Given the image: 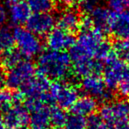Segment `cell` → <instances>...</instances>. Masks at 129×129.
Here are the masks:
<instances>
[{
    "instance_id": "cb8c5ba5",
    "label": "cell",
    "mask_w": 129,
    "mask_h": 129,
    "mask_svg": "<svg viewBox=\"0 0 129 129\" xmlns=\"http://www.w3.org/2000/svg\"><path fill=\"white\" fill-rule=\"evenodd\" d=\"M27 3L34 12H49L54 6V0H27Z\"/></svg>"
},
{
    "instance_id": "4fadbf2b",
    "label": "cell",
    "mask_w": 129,
    "mask_h": 129,
    "mask_svg": "<svg viewBox=\"0 0 129 129\" xmlns=\"http://www.w3.org/2000/svg\"><path fill=\"white\" fill-rule=\"evenodd\" d=\"M31 11L28 3L23 0H11L7 7L8 18L14 25L26 23L31 16Z\"/></svg>"
},
{
    "instance_id": "9a60e30c",
    "label": "cell",
    "mask_w": 129,
    "mask_h": 129,
    "mask_svg": "<svg viewBox=\"0 0 129 129\" xmlns=\"http://www.w3.org/2000/svg\"><path fill=\"white\" fill-rule=\"evenodd\" d=\"M29 124L31 129H49L51 125L50 112L51 108L46 104L39 105L30 111Z\"/></svg>"
},
{
    "instance_id": "ffe728a7",
    "label": "cell",
    "mask_w": 129,
    "mask_h": 129,
    "mask_svg": "<svg viewBox=\"0 0 129 129\" xmlns=\"http://www.w3.org/2000/svg\"><path fill=\"white\" fill-rule=\"evenodd\" d=\"M15 41L12 31L6 27H0V54L12 50Z\"/></svg>"
},
{
    "instance_id": "d6986e66",
    "label": "cell",
    "mask_w": 129,
    "mask_h": 129,
    "mask_svg": "<svg viewBox=\"0 0 129 129\" xmlns=\"http://www.w3.org/2000/svg\"><path fill=\"white\" fill-rule=\"evenodd\" d=\"M98 101L94 98L90 96H85V97L79 98L78 100L76 102L73 107L71 108L72 113L77 114V115L83 116H91L98 109Z\"/></svg>"
},
{
    "instance_id": "44dd1931",
    "label": "cell",
    "mask_w": 129,
    "mask_h": 129,
    "mask_svg": "<svg viewBox=\"0 0 129 129\" xmlns=\"http://www.w3.org/2000/svg\"><path fill=\"white\" fill-rule=\"evenodd\" d=\"M114 54L124 62L129 63V39L118 40L113 45Z\"/></svg>"
},
{
    "instance_id": "9c48e42d",
    "label": "cell",
    "mask_w": 129,
    "mask_h": 129,
    "mask_svg": "<svg viewBox=\"0 0 129 129\" xmlns=\"http://www.w3.org/2000/svg\"><path fill=\"white\" fill-rule=\"evenodd\" d=\"M28 112L24 105H13L5 111L2 120L7 129H23L29 124Z\"/></svg>"
},
{
    "instance_id": "2e32d148",
    "label": "cell",
    "mask_w": 129,
    "mask_h": 129,
    "mask_svg": "<svg viewBox=\"0 0 129 129\" xmlns=\"http://www.w3.org/2000/svg\"><path fill=\"white\" fill-rule=\"evenodd\" d=\"M72 66L74 74L78 77L83 78L94 74L98 75L103 69L101 61L90 58H84L72 61Z\"/></svg>"
},
{
    "instance_id": "83f0119b",
    "label": "cell",
    "mask_w": 129,
    "mask_h": 129,
    "mask_svg": "<svg viewBox=\"0 0 129 129\" xmlns=\"http://www.w3.org/2000/svg\"><path fill=\"white\" fill-rule=\"evenodd\" d=\"M107 5L112 12H122L129 10V0H108Z\"/></svg>"
},
{
    "instance_id": "7a4b0ae2",
    "label": "cell",
    "mask_w": 129,
    "mask_h": 129,
    "mask_svg": "<svg viewBox=\"0 0 129 129\" xmlns=\"http://www.w3.org/2000/svg\"><path fill=\"white\" fill-rule=\"evenodd\" d=\"M72 61L64 51L47 50L39 54L37 66L40 75L48 80H62L69 77Z\"/></svg>"
},
{
    "instance_id": "5bb4252c",
    "label": "cell",
    "mask_w": 129,
    "mask_h": 129,
    "mask_svg": "<svg viewBox=\"0 0 129 129\" xmlns=\"http://www.w3.org/2000/svg\"><path fill=\"white\" fill-rule=\"evenodd\" d=\"M109 32L119 40L129 39V10L122 12H112Z\"/></svg>"
},
{
    "instance_id": "52a82bcc",
    "label": "cell",
    "mask_w": 129,
    "mask_h": 129,
    "mask_svg": "<svg viewBox=\"0 0 129 129\" xmlns=\"http://www.w3.org/2000/svg\"><path fill=\"white\" fill-rule=\"evenodd\" d=\"M129 74V68L126 62L118 59L112 54L106 61L104 69V81L109 90L117 89L119 83L126 75Z\"/></svg>"
},
{
    "instance_id": "7c38bea8",
    "label": "cell",
    "mask_w": 129,
    "mask_h": 129,
    "mask_svg": "<svg viewBox=\"0 0 129 129\" xmlns=\"http://www.w3.org/2000/svg\"><path fill=\"white\" fill-rule=\"evenodd\" d=\"M47 45L50 50L54 51H64L71 48L75 45V38L70 33L56 27L48 34H47Z\"/></svg>"
},
{
    "instance_id": "ac0fdd59",
    "label": "cell",
    "mask_w": 129,
    "mask_h": 129,
    "mask_svg": "<svg viewBox=\"0 0 129 129\" xmlns=\"http://www.w3.org/2000/svg\"><path fill=\"white\" fill-rule=\"evenodd\" d=\"M112 15V11L103 6H96L94 10L90 13L93 22L94 28L99 30L104 34L105 32H109Z\"/></svg>"
},
{
    "instance_id": "8992f818",
    "label": "cell",
    "mask_w": 129,
    "mask_h": 129,
    "mask_svg": "<svg viewBox=\"0 0 129 129\" xmlns=\"http://www.w3.org/2000/svg\"><path fill=\"white\" fill-rule=\"evenodd\" d=\"M35 66L29 60H23L16 66L10 68L6 74V84L12 90L21 89L34 77Z\"/></svg>"
},
{
    "instance_id": "e575fe53",
    "label": "cell",
    "mask_w": 129,
    "mask_h": 129,
    "mask_svg": "<svg viewBox=\"0 0 129 129\" xmlns=\"http://www.w3.org/2000/svg\"><path fill=\"white\" fill-rule=\"evenodd\" d=\"M59 3L61 5H64V6L67 7H72L74 5H77L78 3L80 2V0H58Z\"/></svg>"
},
{
    "instance_id": "e0dca14e",
    "label": "cell",
    "mask_w": 129,
    "mask_h": 129,
    "mask_svg": "<svg viewBox=\"0 0 129 129\" xmlns=\"http://www.w3.org/2000/svg\"><path fill=\"white\" fill-rule=\"evenodd\" d=\"M81 19L82 18L80 17V14L76 10L66 9L58 15L56 21L59 28L68 33H72L80 28Z\"/></svg>"
},
{
    "instance_id": "4316f807",
    "label": "cell",
    "mask_w": 129,
    "mask_h": 129,
    "mask_svg": "<svg viewBox=\"0 0 129 129\" xmlns=\"http://www.w3.org/2000/svg\"><path fill=\"white\" fill-rule=\"evenodd\" d=\"M87 129H112L110 125L101 119L100 116L91 115L87 119Z\"/></svg>"
},
{
    "instance_id": "7402d4cb",
    "label": "cell",
    "mask_w": 129,
    "mask_h": 129,
    "mask_svg": "<svg viewBox=\"0 0 129 129\" xmlns=\"http://www.w3.org/2000/svg\"><path fill=\"white\" fill-rule=\"evenodd\" d=\"M67 118H68V116L64 112L63 109L58 106L51 107L50 120H51V125L55 128H61V126H64Z\"/></svg>"
},
{
    "instance_id": "836d02e7",
    "label": "cell",
    "mask_w": 129,
    "mask_h": 129,
    "mask_svg": "<svg viewBox=\"0 0 129 129\" xmlns=\"http://www.w3.org/2000/svg\"><path fill=\"white\" fill-rule=\"evenodd\" d=\"M6 74L7 72L2 66H0V89L3 88L5 84H6Z\"/></svg>"
},
{
    "instance_id": "8d00e7d4",
    "label": "cell",
    "mask_w": 129,
    "mask_h": 129,
    "mask_svg": "<svg viewBox=\"0 0 129 129\" xmlns=\"http://www.w3.org/2000/svg\"><path fill=\"white\" fill-rule=\"evenodd\" d=\"M0 111H1V109H0Z\"/></svg>"
},
{
    "instance_id": "4dcf8cb0",
    "label": "cell",
    "mask_w": 129,
    "mask_h": 129,
    "mask_svg": "<svg viewBox=\"0 0 129 129\" xmlns=\"http://www.w3.org/2000/svg\"><path fill=\"white\" fill-rule=\"evenodd\" d=\"M80 28L82 31H89L94 28L93 22L90 18V16H85L84 18L81 19V25H80Z\"/></svg>"
},
{
    "instance_id": "f1b7e54d",
    "label": "cell",
    "mask_w": 129,
    "mask_h": 129,
    "mask_svg": "<svg viewBox=\"0 0 129 129\" xmlns=\"http://www.w3.org/2000/svg\"><path fill=\"white\" fill-rule=\"evenodd\" d=\"M117 90L121 97L129 99V74L121 80L118 85Z\"/></svg>"
},
{
    "instance_id": "ba28073f",
    "label": "cell",
    "mask_w": 129,
    "mask_h": 129,
    "mask_svg": "<svg viewBox=\"0 0 129 129\" xmlns=\"http://www.w3.org/2000/svg\"><path fill=\"white\" fill-rule=\"evenodd\" d=\"M99 116L104 121L112 126L122 119H129V99H121L102 105Z\"/></svg>"
},
{
    "instance_id": "f546056e",
    "label": "cell",
    "mask_w": 129,
    "mask_h": 129,
    "mask_svg": "<svg viewBox=\"0 0 129 129\" xmlns=\"http://www.w3.org/2000/svg\"><path fill=\"white\" fill-rule=\"evenodd\" d=\"M80 8L84 13L90 14L96 7L95 0H80Z\"/></svg>"
},
{
    "instance_id": "30bf717a",
    "label": "cell",
    "mask_w": 129,
    "mask_h": 129,
    "mask_svg": "<svg viewBox=\"0 0 129 129\" xmlns=\"http://www.w3.org/2000/svg\"><path fill=\"white\" fill-rule=\"evenodd\" d=\"M55 18L50 12H34L26 21V28L38 36L48 34L54 29Z\"/></svg>"
},
{
    "instance_id": "6da1fadb",
    "label": "cell",
    "mask_w": 129,
    "mask_h": 129,
    "mask_svg": "<svg viewBox=\"0 0 129 129\" xmlns=\"http://www.w3.org/2000/svg\"><path fill=\"white\" fill-rule=\"evenodd\" d=\"M113 54L110 43L105 39L104 33L95 28L82 31L70 51L71 61L90 58L105 62Z\"/></svg>"
},
{
    "instance_id": "277c9868",
    "label": "cell",
    "mask_w": 129,
    "mask_h": 129,
    "mask_svg": "<svg viewBox=\"0 0 129 129\" xmlns=\"http://www.w3.org/2000/svg\"><path fill=\"white\" fill-rule=\"evenodd\" d=\"M14 41L19 51L27 58L34 57L41 53L42 42L39 36L26 27L17 26L12 31Z\"/></svg>"
},
{
    "instance_id": "5b68a950",
    "label": "cell",
    "mask_w": 129,
    "mask_h": 129,
    "mask_svg": "<svg viewBox=\"0 0 129 129\" xmlns=\"http://www.w3.org/2000/svg\"><path fill=\"white\" fill-rule=\"evenodd\" d=\"M50 102H54L61 109L72 108L79 99V91L75 86L55 82L50 85Z\"/></svg>"
},
{
    "instance_id": "d6a6232c",
    "label": "cell",
    "mask_w": 129,
    "mask_h": 129,
    "mask_svg": "<svg viewBox=\"0 0 129 129\" xmlns=\"http://www.w3.org/2000/svg\"><path fill=\"white\" fill-rule=\"evenodd\" d=\"M113 129H129V119L119 120L113 125Z\"/></svg>"
},
{
    "instance_id": "d4e9b609",
    "label": "cell",
    "mask_w": 129,
    "mask_h": 129,
    "mask_svg": "<svg viewBox=\"0 0 129 129\" xmlns=\"http://www.w3.org/2000/svg\"><path fill=\"white\" fill-rule=\"evenodd\" d=\"M65 129H87V119L85 117L77 115V114H70L68 116L67 120L64 125Z\"/></svg>"
},
{
    "instance_id": "603a6c76",
    "label": "cell",
    "mask_w": 129,
    "mask_h": 129,
    "mask_svg": "<svg viewBox=\"0 0 129 129\" xmlns=\"http://www.w3.org/2000/svg\"><path fill=\"white\" fill-rule=\"evenodd\" d=\"M23 60L24 59H23L22 54L19 50H9L3 54L2 56V62L5 67H8L9 69L16 66Z\"/></svg>"
},
{
    "instance_id": "d590c367",
    "label": "cell",
    "mask_w": 129,
    "mask_h": 129,
    "mask_svg": "<svg viewBox=\"0 0 129 129\" xmlns=\"http://www.w3.org/2000/svg\"><path fill=\"white\" fill-rule=\"evenodd\" d=\"M55 129H61V128H55Z\"/></svg>"
},
{
    "instance_id": "3957f363",
    "label": "cell",
    "mask_w": 129,
    "mask_h": 129,
    "mask_svg": "<svg viewBox=\"0 0 129 129\" xmlns=\"http://www.w3.org/2000/svg\"><path fill=\"white\" fill-rule=\"evenodd\" d=\"M49 80L43 76L34 77L21 88L28 111L50 102Z\"/></svg>"
},
{
    "instance_id": "484cf974",
    "label": "cell",
    "mask_w": 129,
    "mask_h": 129,
    "mask_svg": "<svg viewBox=\"0 0 129 129\" xmlns=\"http://www.w3.org/2000/svg\"><path fill=\"white\" fill-rule=\"evenodd\" d=\"M15 105L14 101V93L9 90L0 89V109L5 111L11 106Z\"/></svg>"
},
{
    "instance_id": "8fae6325",
    "label": "cell",
    "mask_w": 129,
    "mask_h": 129,
    "mask_svg": "<svg viewBox=\"0 0 129 129\" xmlns=\"http://www.w3.org/2000/svg\"><path fill=\"white\" fill-rule=\"evenodd\" d=\"M81 88L87 96L95 99L106 100L110 98L109 89L105 85L104 79L96 74L83 77L81 82Z\"/></svg>"
},
{
    "instance_id": "1f68e13d",
    "label": "cell",
    "mask_w": 129,
    "mask_h": 129,
    "mask_svg": "<svg viewBox=\"0 0 129 129\" xmlns=\"http://www.w3.org/2000/svg\"><path fill=\"white\" fill-rule=\"evenodd\" d=\"M8 19V12L7 9L3 4L0 2V27H3Z\"/></svg>"
}]
</instances>
